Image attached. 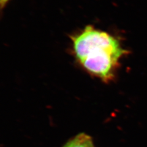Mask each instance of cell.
<instances>
[{"label": "cell", "instance_id": "cell-1", "mask_svg": "<svg viewBox=\"0 0 147 147\" xmlns=\"http://www.w3.org/2000/svg\"><path fill=\"white\" fill-rule=\"evenodd\" d=\"M72 40L74 53L83 67L103 80L113 77L119 59L126 52L115 38L92 26H86Z\"/></svg>", "mask_w": 147, "mask_h": 147}, {"label": "cell", "instance_id": "cell-2", "mask_svg": "<svg viewBox=\"0 0 147 147\" xmlns=\"http://www.w3.org/2000/svg\"><path fill=\"white\" fill-rule=\"evenodd\" d=\"M62 147H94L91 137L85 133L77 135Z\"/></svg>", "mask_w": 147, "mask_h": 147}, {"label": "cell", "instance_id": "cell-3", "mask_svg": "<svg viewBox=\"0 0 147 147\" xmlns=\"http://www.w3.org/2000/svg\"><path fill=\"white\" fill-rule=\"evenodd\" d=\"M6 2L4 1V0H0V4H1V5H3V4H4V3H6Z\"/></svg>", "mask_w": 147, "mask_h": 147}, {"label": "cell", "instance_id": "cell-4", "mask_svg": "<svg viewBox=\"0 0 147 147\" xmlns=\"http://www.w3.org/2000/svg\"><path fill=\"white\" fill-rule=\"evenodd\" d=\"M7 1H8V0H5V1H6V2H7Z\"/></svg>", "mask_w": 147, "mask_h": 147}]
</instances>
